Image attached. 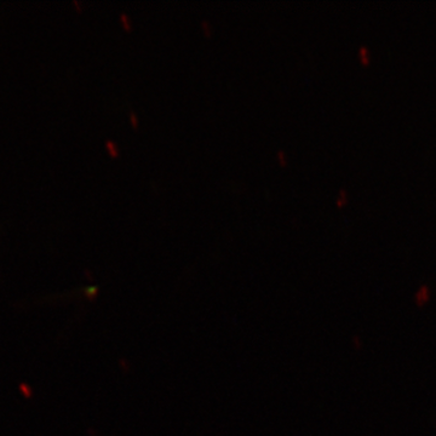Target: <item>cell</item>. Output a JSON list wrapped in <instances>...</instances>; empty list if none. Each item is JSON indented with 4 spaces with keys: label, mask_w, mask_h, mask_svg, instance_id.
<instances>
[{
    "label": "cell",
    "mask_w": 436,
    "mask_h": 436,
    "mask_svg": "<svg viewBox=\"0 0 436 436\" xmlns=\"http://www.w3.org/2000/svg\"><path fill=\"white\" fill-rule=\"evenodd\" d=\"M119 21H120V24H121L122 28H124L125 30L130 32V30L132 29V22H131L130 16H128L126 12H121V13H120V15H119Z\"/></svg>",
    "instance_id": "7a4b0ae2"
},
{
    "label": "cell",
    "mask_w": 436,
    "mask_h": 436,
    "mask_svg": "<svg viewBox=\"0 0 436 436\" xmlns=\"http://www.w3.org/2000/svg\"><path fill=\"white\" fill-rule=\"evenodd\" d=\"M73 4H74L75 6H77L78 11H82V2H80L79 0H73Z\"/></svg>",
    "instance_id": "52a82bcc"
},
{
    "label": "cell",
    "mask_w": 436,
    "mask_h": 436,
    "mask_svg": "<svg viewBox=\"0 0 436 436\" xmlns=\"http://www.w3.org/2000/svg\"><path fill=\"white\" fill-rule=\"evenodd\" d=\"M105 144H106V149H107L108 154L110 155V158H113V159L118 158V156L120 155L119 145L116 144L114 141H111V139H107Z\"/></svg>",
    "instance_id": "6da1fadb"
},
{
    "label": "cell",
    "mask_w": 436,
    "mask_h": 436,
    "mask_svg": "<svg viewBox=\"0 0 436 436\" xmlns=\"http://www.w3.org/2000/svg\"><path fill=\"white\" fill-rule=\"evenodd\" d=\"M200 26H201V29H203V33L206 36H208V38H210V36L214 34V29H212L211 23H210L208 19H201Z\"/></svg>",
    "instance_id": "3957f363"
},
{
    "label": "cell",
    "mask_w": 436,
    "mask_h": 436,
    "mask_svg": "<svg viewBox=\"0 0 436 436\" xmlns=\"http://www.w3.org/2000/svg\"><path fill=\"white\" fill-rule=\"evenodd\" d=\"M276 159H278L279 164H280L281 166H286V164H287L286 155H285V153L282 152V150H279L278 154H276Z\"/></svg>",
    "instance_id": "5b68a950"
},
{
    "label": "cell",
    "mask_w": 436,
    "mask_h": 436,
    "mask_svg": "<svg viewBox=\"0 0 436 436\" xmlns=\"http://www.w3.org/2000/svg\"><path fill=\"white\" fill-rule=\"evenodd\" d=\"M19 389H21L22 393L24 394V396H26V398H30V396H32V390H30V388H28L26 384L19 385Z\"/></svg>",
    "instance_id": "8992f818"
},
{
    "label": "cell",
    "mask_w": 436,
    "mask_h": 436,
    "mask_svg": "<svg viewBox=\"0 0 436 436\" xmlns=\"http://www.w3.org/2000/svg\"><path fill=\"white\" fill-rule=\"evenodd\" d=\"M128 119H130V122H131V125H132L133 128H137L139 126V119H138V116H137V114L135 113V111H131L130 115H128Z\"/></svg>",
    "instance_id": "277c9868"
}]
</instances>
